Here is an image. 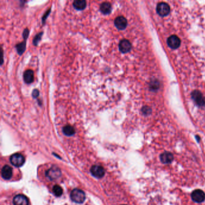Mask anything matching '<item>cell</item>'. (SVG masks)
Returning <instances> with one entry per match:
<instances>
[{"label":"cell","mask_w":205,"mask_h":205,"mask_svg":"<svg viewBox=\"0 0 205 205\" xmlns=\"http://www.w3.org/2000/svg\"><path fill=\"white\" fill-rule=\"evenodd\" d=\"M70 198L73 202L76 203H82L86 199V194L81 189H74L70 193Z\"/></svg>","instance_id":"obj_1"},{"label":"cell","mask_w":205,"mask_h":205,"mask_svg":"<svg viewBox=\"0 0 205 205\" xmlns=\"http://www.w3.org/2000/svg\"><path fill=\"white\" fill-rule=\"evenodd\" d=\"M61 173L60 170L56 166H53L47 170L46 176L50 180L54 181L60 177Z\"/></svg>","instance_id":"obj_2"},{"label":"cell","mask_w":205,"mask_h":205,"mask_svg":"<svg viewBox=\"0 0 205 205\" xmlns=\"http://www.w3.org/2000/svg\"><path fill=\"white\" fill-rule=\"evenodd\" d=\"M156 11L159 15L161 16H166L170 11V6L165 3H160L157 5Z\"/></svg>","instance_id":"obj_3"},{"label":"cell","mask_w":205,"mask_h":205,"mask_svg":"<svg viewBox=\"0 0 205 205\" xmlns=\"http://www.w3.org/2000/svg\"><path fill=\"white\" fill-rule=\"evenodd\" d=\"M10 161L11 164L14 166L21 167L25 163V158L20 153H15L11 156Z\"/></svg>","instance_id":"obj_4"},{"label":"cell","mask_w":205,"mask_h":205,"mask_svg":"<svg viewBox=\"0 0 205 205\" xmlns=\"http://www.w3.org/2000/svg\"><path fill=\"white\" fill-rule=\"evenodd\" d=\"M192 98L193 99L196 104L199 107H203L205 105V98L202 93L198 90L194 91L191 94Z\"/></svg>","instance_id":"obj_5"},{"label":"cell","mask_w":205,"mask_h":205,"mask_svg":"<svg viewBox=\"0 0 205 205\" xmlns=\"http://www.w3.org/2000/svg\"><path fill=\"white\" fill-rule=\"evenodd\" d=\"M167 44L170 48L175 49L180 47L181 40L177 36L172 35L168 38Z\"/></svg>","instance_id":"obj_6"},{"label":"cell","mask_w":205,"mask_h":205,"mask_svg":"<svg viewBox=\"0 0 205 205\" xmlns=\"http://www.w3.org/2000/svg\"><path fill=\"white\" fill-rule=\"evenodd\" d=\"M127 21L126 19L122 16H119L114 20V25L116 27L120 30L125 29L127 27Z\"/></svg>","instance_id":"obj_7"},{"label":"cell","mask_w":205,"mask_h":205,"mask_svg":"<svg viewBox=\"0 0 205 205\" xmlns=\"http://www.w3.org/2000/svg\"><path fill=\"white\" fill-rule=\"evenodd\" d=\"M191 198L195 202L202 203L205 199V194L203 191L200 189H196L192 193Z\"/></svg>","instance_id":"obj_8"},{"label":"cell","mask_w":205,"mask_h":205,"mask_svg":"<svg viewBox=\"0 0 205 205\" xmlns=\"http://www.w3.org/2000/svg\"><path fill=\"white\" fill-rule=\"evenodd\" d=\"M91 173L96 177L100 178L105 175V170L100 165H93L90 169Z\"/></svg>","instance_id":"obj_9"},{"label":"cell","mask_w":205,"mask_h":205,"mask_svg":"<svg viewBox=\"0 0 205 205\" xmlns=\"http://www.w3.org/2000/svg\"><path fill=\"white\" fill-rule=\"evenodd\" d=\"M119 48L120 52L125 54L129 52L130 50L131 49L132 45L131 42L129 40L127 39H123L120 42Z\"/></svg>","instance_id":"obj_10"},{"label":"cell","mask_w":205,"mask_h":205,"mask_svg":"<svg viewBox=\"0 0 205 205\" xmlns=\"http://www.w3.org/2000/svg\"><path fill=\"white\" fill-rule=\"evenodd\" d=\"M28 198L24 195L19 194L13 198L14 205H28Z\"/></svg>","instance_id":"obj_11"},{"label":"cell","mask_w":205,"mask_h":205,"mask_svg":"<svg viewBox=\"0 0 205 205\" xmlns=\"http://www.w3.org/2000/svg\"><path fill=\"white\" fill-rule=\"evenodd\" d=\"M13 174V170L11 167L9 165H4L1 170V175L2 177L5 179V180H9L12 176Z\"/></svg>","instance_id":"obj_12"},{"label":"cell","mask_w":205,"mask_h":205,"mask_svg":"<svg viewBox=\"0 0 205 205\" xmlns=\"http://www.w3.org/2000/svg\"><path fill=\"white\" fill-rule=\"evenodd\" d=\"M24 80L27 84H31L34 81V72L31 69L27 70L24 74Z\"/></svg>","instance_id":"obj_13"},{"label":"cell","mask_w":205,"mask_h":205,"mask_svg":"<svg viewBox=\"0 0 205 205\" xmlns=\"http://www.w3.org/2000/svg\"><path fill=\"white\" fill-rule=\"evenodd\" d=\"M99 9L102 13L104 15H108L110 14L111 11L112 6L110 3L104 2L100 4Z\"/></svg>","instance_id":"obj_14"},{"label":"cell","mask_w":205,"mask_h":205,"mask_svg":"<svg viewBox=\"0 0 205 205\" xmlns=\"http://www.w3.org/2000/svg\"><path fill=\"white\" fill-rule=\"evenodd\" d=\"M174 157L171 153L170 152H165L161 154L160 156V159L162 161V163L164 164H169L171 163L173 160Z\"/></svg>","instance_id":"obj_15"},{"label":"cell","mask_w":205,"mask_h":205,"mask_svg":"<svg viewBox=\"0 0 205 205\" xmlns=\"http://www.w3.org/2000/svg\"><path fill=\"white\" fill-rule=\"evenodd\" d=\"M73 5L76 10H82L86 7L87 3L85 0H76L74 1Z\"/></svg>","instance_id":"obj_16"},{"label":"cell","mask_w":205,"mask_h":205,"mask_svg":"<svg viewBox=\"0 0 205 205\" xmlns=\"http://www.w3.org/2000/svg\"><path fill=\"white\" fill-rule=\"evenodd\" d=\"M63 132L67 136H72L75 133L74 127L70 125H67L63 128Z\"/></svg>","instance_id":"obj_17"},{"label":"cell","mask_w":205,"mask_h":205,"mask_svg":"<svg viewBox=\"0 0 205 205\" xmlns=\"http://www.w3.org/2000/svg\"><path fill=\"white\" fill-rule=\"evenodd\" d=\"M26 48V42L24 41L20 43H18L16 45V48L19 55H22L25 50Z\"/></svg>","instance_id":"obj_18"},{"label":"cell","mask_w":205,"mask_h":205,"mask_svg":"<svg viewBox=\"0 0 205 205\" xmlns=\"http://www.w3.org/2000/svg\"><path fill=\"white\" fill-rule=\"evenodd\" d=\"M53 193L57 197H60L63 194V189L59 185H55L53 187Z\"/></svg>","instance_id":"obj_19"},{"label":"cell","mask_w":205,"mask_h":205,"mask_svg":"<svg viewBox=\"0 0 205 205\" xmlns=\"http://www.w3.org/2000/svg\"><path fill=\"white\" fill-rule=\"evenodd\" d=\"M42 33H43L42 32V33H38V34L34 37V39H33V44L35 46L37 45V43H39V41L40 40L41 37H42Z\"/></svg>","instance_id":"obj_20"},{"label":"cell","mask_w":205,"mask_h":205,"mask_svg":"<svg viewBox=\"0 0 205 205\" xmlns=\"http://www.w3.org/2000/svg\"><path fill=\"white\" fill-rule=\"evenodd\" d=\"M29 35V30L28 28H25L23 32V37L25 40H26Z\"/></svg>","instance_id":"obj_21"},{"label":"cell","mask_w":205,"mask_h":205,"mask_svg":"<svg viewBox=\"0 0 205 205\" xmlns=\"http://www.w3.org/2000/svg\"><path fill=\"white\" fill-rule=\"evenodd\" d=\"M32 95H33V97L34 98H37L38 96H39V90H38L37 89H34V90L33 91V93H32Z\"/></svg>","instance_id":"obj_22"},{"label":"cell","mask_w":205,"mask_h":205,"mask_svg":"<svg viewBox=\"0 0 205 205\" xmlns=\"http://www.w3.org/2000/svg\"><path fill=\"white\" fill-rule=\"evenodd\" d=\"M50 11H51V10H50V9H49V10H48V11L46 12V13L45 14V15H43V18H42V21H43V22L46 20L47 17L49 15Z\"/></svg>","instance_id":"obj_23"}]
</instances>
